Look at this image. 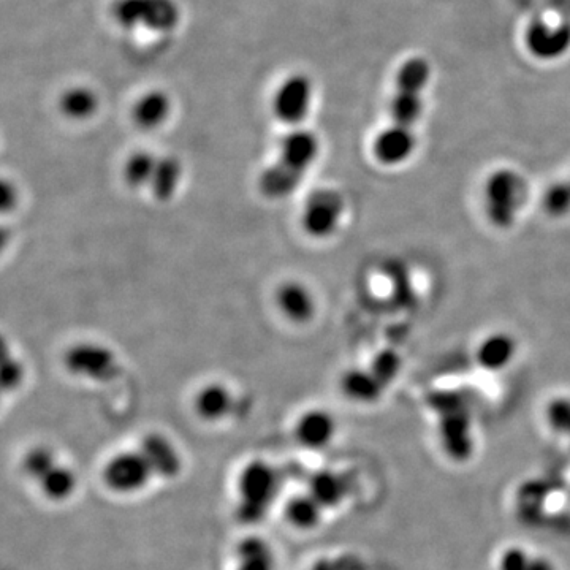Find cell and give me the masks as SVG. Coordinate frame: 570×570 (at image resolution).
Wrapping results in <instances>:
<instances>
[{"mask_svg":"<svg viewBox=\"0 0 570 570\" xmlns=\"http://www.w3.org/2000/svg\"><path fill=\"white\" fill-rule=\"evenodd\" d=\"M157 160L159 157L154 156L152 152L137 151L126 160V164L122 167V179L130 189H141V187L149 186L156 171Z\"/></svg>","mask_w":570,"mask_h":570,"instance_id":"83f0119b","label":"cell"},{"mask_svg":"<svg viewBox=\"0 0 570 570\" xmlns=\"http://www.w3.org/2000/svg\"><path fill=\"white\" fill-rule=\"evenodd\" d=\"M304 176L276 160L260 173L259 189L266 198L281 200L290 197L300 187Z\"/></svg>","mask_w":570,"mask_h":570,"instance_id":"d6986e66","label":"cell"},{"mask_svg":"<svg viewBox=\"0 0 570 570\" xmlns=\"http://www.w3.org/2000/svg\"><path fill=\"white\" fill-rule=\"evenodd\" d=\"M425 114V92L414 89H393L392 99L388 102L390 124L415 130Z\"/></svg>","mask_w":570,"mask_h":570,"instance_id":"ac0fdd59","label":"cell"},{"mask_svg":"<svg viewBox=\"0 0 570 570\" xmlns=\"http://www.w3.org/2000/svg\"><path fill=\"white\" fill-rule=\"evenodd\" d=\"M24 368L15 357L5 354L4 365H2V385L4 390H16L23 384Z\"/></svg>","mask_w":570,"mask_h":570,"instance_id":"836d02e7","label":"cell"},{"mask_svg":"<svg viewBox=\"0 0 570 570\" xmlns=\"http://www.w3.org/2000/svg\"><path fill=\"white\" fill-rule=\"evenodd\" d=\"M336 420L325 409H311L298 418L295 425V437L306 449L319 450L331 444L335 439Z\"/></svg>","mask_w":570,"mask_h":570,"instance_id":"5bb4252c","label":"cell"},{"mask_svg":"<svg viewBox=\"0 0 570 570\" xmlns=\"http://www.w3.org/2000/svg\"><path fill=\"white\" fill-rule=\"evenodd\" d=\"M38 483L46 498L61 502L69 499L75 491L76 475L73 474L72 469L56 464Z\"/></svg>","mask_w":570,"mask_h":570,"instance_id":"f1b7e54d","label":"cell"},{"mask_svg":"<svg viewBox=\"0 0 570 570\" xmlns=\"http://www.w3.org/2000/svg\"><path fill=\"white\" fill-rule=\"evenodd\" d=\"M309 570H338V567H336L335 559L320 558L309 567Z\"/></svg>","mask_w":570,"mask_h":570,"instance_id":"8d00e7d4","label":"cell"},{"mask_svg":"<svg viewBox=\"0 0 570 570\" xmlns=\"http://www.w3.org/2000/svg\"><path fill=\"white\" fill-rule=\"evenodd\" d=\"M548 426L559 436L566 437L570 442V398L556 396L551 399L545 409Z\"/></svg>","mask_w":570,"mask_h":570,"instance_id":"4dcf8cb0","label":"cell"},{"mask_svg":"<svg viewBox=\"0 0 570 570\" xmlns=\"http://www.w3.org/2000/svg\"><path fill=\"white\" fill-rule=\"evenodd\" d=\"M65 368L73 376L84 379L108 382L121 371L118 357L110 347L97 342H80L67 350L64 357Z\"/></svg>","mask_w":570,"mask_h":570,"instance_id":"8992f818","label":"cell"},{"mask_svg":"<svg viewBox=\"0 0 570 570\" xmlns=\"http://www.w3.org/2000/svg\"><path fill=\"white\" fill-rule=\"evenodd\" d=\"M540 206L551 219L570 216V176L551 183L540 198Z\"/></svg>","mask_w":570,"mask_h":570,"instance_id":"f546056e","label":"cell"},{"mask_svg":"<svg viewBox=\"0 0 570 570\" xmlns=\"http://www.w3.org/2000/svg\"><path fill=\"white\" fill-rule=\"evenodd\" d=\"M59 110L72 121H86L99 110V97L84 86L67 89L59 99Z\"/></svg>","mask_w":570,"mask_h":570,"instance_id":"d4e9b609","label":"cell"},{"mask_svg":"<svg viewBox=\"0 0 570 570\" xmlns=\"http://www.w3.org/2000/svg\"><path fill=\"white\" fill-rule=\"evenodd\" d=\"M346 213V200L330 187L316 189L306 198L301 211V228L314 240H327L338 232Z\"/></svg>","mask_w":570,"mask_h":570,"instance_id":"277c9868","label":"cell"},{"mask_svg":"<svg viewBox=\"0 0 570 570\" xmlns=\"http://www.w3.org/2000/svg\"><path fill=\"white\" fill-rule=\"evenodd\" d=\"M523 42L528 53L537 61H559L570 51V23L534 19L526 27Z\"/></svg>","mask_w":570,"mask_h":570,"instance_id":"ba28073f","label":"cell"},{"mask_svg":"<svg viewBox=\"0 0 570 570\" xmlns=\"http://www.w3.org/2000/svg\"><path fill=\"white\" fill-rule=\"evenodd\" d=\"M113 15L126 29L145 27L156 32L171 31L179 21L178 5L173 0H118Z\"/></svg>","mask_w":570,"mask_h":570,"instance_id":"5b68a950","label":"cell"},{"mask_svg":"<svg viewBox=\"0 0 570 570\" xmlns=\"http://www.w3.org/2000/svg\"><path fill=\"white\" fill-rule=\"evenodd\" d=\"M281 483V472L270 463L249 461L238 477V521L249 526L262 523L276 501Z\"/></svg>","mask_w":570,"mask_h":570,"instance_id":"3957f363","label":"cell"},{"mask_svg":"<svg viewBox=\"0 0 570 570\" xmlns=\"http://www.w3.org/2000/svg\"><path fill=\"white\" fill-rule=\"evenodd\" d=\"M312 99H314V86L308 76H289L274 92V116L287 126H298L308 118Z\"/></svg>","mask_w":570,"mask_h":570,"instance_id":"9c48e42d","label":"cell"},{"mask_svg":"<svg viewBox=\"0 0 570 570\" xmlns=\"http://www.w3.org/2000/svg\"><path fill=\"white\" fill-rule=\"evenodd\" d=\"M0 202H2V211H4V213L12 211L16 203H18V192H16L15 186H13L12 183H8L7 179L2 183Z\"/></svg>","mask_w":570,"mask_h":570,"instance_id":"e575fe53","label":"cell"},{"mask_svg":"<svg viewBox=\"0 0 570 570\" xmlns=\"http://www.w3.org/2000/svg\"><path fill=\"white\" fill-rule=\"evenodd\" d=\"M171 113V100L162 91H149L141 95L133 107V121L145 130H154L167 121Z\"/></svg>","mask_w":570,"mask_h":570,"instance_id":"44dd1931","label":"cell"},{"mask_svg":"<svg viewBox=\"0 0 570 570\" xmlns=\"http://www.w3.org/2000/svg\"><path fill=\"white\" fill-rule=\"evenodd\" d=\"M368 366L373 369V373L379 377L380 382L388 388L401 373L403 361L393 350H382L371 360Z\"/></svg>","mask_w":570,"mask_h":570,"instance_id":"d6a6232c","label":"cell"},{"mask_svg":"<svg viewBox=\"0 0 570 570\" xmlns=\"http://www.w3.org/2000/svg\"><path fill=\"white\" fill-rule=\"evenodd\" d=\"M335 563L338 570H368L365 561L355 555H341Z\"/></svg>","mask_w":570,"mask_h":570,"instance_id":"d590c367","label":"cell"},{"mask_svg":"<svg viewBox=\"0 0 570 570\" xmlns=\"http://www.w3.org/2000/svg\"><path fill=\"white\" fill-rule=\"evenodd\" d=\"M152 475L154 472L140 450L122 452L108 461L103 469V482L114 493L130 494L143 490Z\"/></svg>","mask_w":570,"mask_h":570,"instance_id":"52a82bcc","label":"cell"},{"mask_svg":"<svg viewBox=\"0 0 570 570\" xmlns=\"http://www.w3.org/2000/svg\"><path fill=\"white\" fill-rule=\"evenodd\" d=\"M323 507L309 493H300L293 496L285 504V520L300 531H312L320 525Z\"/></svg>","mask_w":570,"mask_h":570,"instance_id":"cb8c5ba5","label":"cell"},{"mask_svg":"<svg viewBox=\"0 0 570 570\" xmlns=\"http://www.w3.org/2000/svg\"><path fill=\"white\" fill-rule=\"evenodd\" d=\"M418 148L415 130L388 124L374 137L371 152L377 164L382 167L396 168L407 164L414 157Z\"/></svg>","mask_w":570,"mask_h":570,"instance_id":"30bf717a","label":"cell"},{"mask_svg":"<svg viewBox=\"0 0 570 570\" xmlns=\"http://www.w3.org/2000/svg\"><path fill=\"white\" fill-rule=\"evenodd\" d=\"M498 570H558L556 564L550 558L544 555H537L532 553L528 548L512 547L504 548L499 555L498 563H496Z\"/></svg>","mask_w":570,"mask_h":570,"instance_id":"4316f807","label":"cell"},{"mask_svg":"<svg viewBox=\"0 0 570 570\" xmlns=\"http://www.w3.org/2000/svg\"><path fill=\"white\" fill-rule=\"evenodd\" d=\"M428 407L436 415L442 452L453 463H468L475 452L474 411L469 396L460 390L433 392L428 396Z\"/></svg>","mask_w":570,"mask_h":570,"instance_id":"6da1fadb","label":"cell"},{"mask_svg":"<svg viewBox=\"0 0 570 570\" xmlns=\"http://www.w3.org/2000/svg\"><path fill=\"white\" fill-rule=\"evenodd\" d=\"M276 306L282 316L295 325H304L316 317V297L308 285L300 281H287L279 285Z\"/></svg>","mask_w":570,"mask_h":570,"instance_id":"7c38bea8","label":"cell"},{"mask_svg":"<svg viewBox=\"0 0 570 570\" xmlns=\"http://www.w3.org/2000/svg\"><path fill=\"white\" fill-rule=\"evenodd\" d=\"M433 78V65L425 56H409L399 64L395 75V88L425 92Z\"/></svg>","mask_w":570,"mask_h":570,"instance_id":"484cf974","label":"cell"},{"mask_svg":"<svg viewBox=\"0 0 570 570\" xmlns=\"http://www.w3.org/2000/svg\"><path fill=\"white\" fill-rule=\"evenodd\" d=\"M274 551L263 537L249 536L236 547V570H274Z\"/></svg>","mask_w":570,"mask_h":570,"instance_id":"7402d4cb","label":"cell"},{"mask_svg":"<svg viewBox=\"0 0 570 570\" xmlns=\"http://www.w3.org/2000/svg\"><path fill=\"white\" fill-rule=\"evenodd\" d=\"M56 464L54 453L48 447H34L24 456L23 469L31 479L40 482Z\"/></svg>","mask_w":570,"mask_h":570,"instance_id":"1f68e13d","label":"cell"},{"mask_svg":"<svg viewBox=\"0 0 570 570\" xmlns=\"http://www.w3.org/2000/svg\"><path fill=\"white\" fill-rule=\"evenodd\" d=\"M528 195V181L517 168H496L483 181V216L491 227L510 230L520 219Z\"/></svg>","mask_w":570,"mask_h":570,"instance_id":"7a4b0ae2","label":"cell"},{"mask_svg":"<svg viewBox=\"0 0 570 570\" xmlns=\"http://www.w3.org/2000/svg\"><path fill=\"white\" fill-rule=\"evenodd\" d=\"M183 171V164L178 157H159L156 171H154L151 184H149L152 195L160 202H168L170 198L175 197L181 178H183Z\"/></svg>","mask_w":570,"mask_h":570,"instance_id":"603a6c76","label":"cell"},{"mask_svg":"<svg viewBox=\"0 0 570 570\" xmlns=\"http://www.w3.org/2000/svg\"><path fill=\"white\" fill-rule=\"evenodd\" d=\"M140 452L145 455L152 472L165 479H175L183 469V461L168 437L151 433L143 437Z\"/></svg>","mask_w":570,"mask_h":570,"instance_id":"9a60e30c","label":"cell"},{"mask_svg":"<svg viewBox=\"0 0 570 570\" xmlns=\"http://www.w3.org/2000/svg\"><path fill=\"white\" fill-rule=\"evenodd\" d=\"M279 154V162L304 176L319 159V137L311 130L297 127L282 138Z\"/></svg>","mask_w":570,"mask_h":570,"instance_id":"8fae6325","label":"cell"},{"mask_svg":"<svg viewBox=\"0 0 570 570\" xmlns=\"http://www.w3.org/2000/svg\"><path fill=\"white\" fill-rule=\"evenodd\" d=\"M518 355V341L509 331H493L479 342L475 360L490 373H501L512 366Z\"/></svg>","mask_w":570,"mask_h":570,"instance_id":"4fadbf2b","label":"cell"},{"mask_svg":"<svg viewBox=\"0 0 570 570\" xmlns=\"http://www.w3.org/2000/svg\"><path fill=\"white\" fill-rule=\"evenodd\" d=\"M195 412L206 422H219L232 411L233 396L224 384L213 382L198 390L195 396Z\"/></svg>","mask_w":570,"mask_h":570,"instance_id":"ffe728a7","label":"cell"},{"mask_svg":"<svg viewBox=\"0 0 570 570\" xmlns=\"http://www.w3.org/2000/svg\"><path fill=\"white\" fill-rule=\"evenodd\" d=\"M339 385L342 395L358 404L377 403L388 390L369 366L347 369Z\"/></svg>","mask_w":570,"mask_h":570,"instance_id":"e0dca14e","label":"cell"},{"mask_svg":"<svg viewBox=\"0 0 570 570\" xmlns=\"http://www.w3.org/2000/svg\"><path fill=\"white\" fill-rule=\"evenodd\" d=\"M308 493L323 509H336L349 496L350 480L339 472L320 469L309 475Z\"/></svg>","mask_w":570,"mask_h":570,"instance_id":"2e32d148","label":"cell"}]
</instances>
